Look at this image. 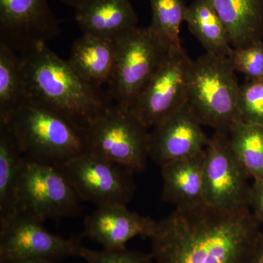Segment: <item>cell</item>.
Returning <instances> with one entry per match:
<instances>
[{"label": "cell", "instance_id": "6da1fadb", "mask_svg": "<svg viewBox=\"0 0 263 263\" xmlns=\"http://www.w3.org/2000/svg\"><path fill=\"white\" fill-rule=\"evenodd\" d=\"M261 231L250 208L175 209L151 237L155 263H251Z\"/></svg>", "mask_w": 263, "mask_h": 263}, {"label": "cell", "instance_id": "7a4b0ae2", "mask_svg": "<svg viewBox=\"0 0 263 263\" xmlns=\"http://www.w3.org/2000/svg\"><path fill=\"white\" fill-rule=\"evenodd\" d=\"M29 96L86 130L111 103L103 90L84 81L47 45L22 52Z\"/></svg>", "mask_w": 263, "mask_h": 263}, {"label": "cell", "instance_id": "3957f363", "mask_svg": "<svg viewBox=\"0 0 263 263\" xmlns=\"http://www.w3.org/2000/svg\"><path fill=\"white\" fill-rule=\"evenodd\" d=\"M8 122L24 155L57 166L88 152L85 129L28 97Z\"/></svg>", "mask_w": 263, "mask_h": 263}, {"label": "cell", "instance_id": "277c9868", "mask_svg": "<svg viewBox=\"0 0 263 263\" xmlns=\"http://www.w3.org/2000/svg\"><path fill=\"white\" fill-rule=\"evenodd\" d=\"M239 89L228 57L205 53L192 61L187 105L202 126L228 133L239 119Z\"/></svg>", "mask_w": 263, "mask_h": 263}, {"label": "cell", "instance_id": "5b68a950", "mask_svg": "<svg viewBox=\"0 0 263 263\" xmlns=\"http://www.w3.org/2000/svg\"><path fill=\"white\" fill-rule=\"evenodd\" d=\"M89 153L140 173L149 158L150 129L131 111L111 103L86 128Z\"/></svg>", "mask_w": 263, "mask_h": 263}, {"label": "cell", "instance_id": "8992f818", "mask_svg": "<svg viewBox=\"0 0 263 263\" xmlns=\"http://www.w3.org/2000/svg\"><path fill=\"white\" fill-rule=\"evenodd\" d=\"M82 200L56 166L24 155L18 212L37 220H60L82 212Z\"/></svg>", "mask_w": 263, "mask_h": 263}, {"label": "cell", "instance_id": "52a82bcc", "mask_svg": "<svg viewBox=\"0 0 263 263\" xmlns=\"http://www.w3.org/2000/svg\"><path fill=\"white\" fill-rule=\"evenodd\" d=\"M116 60L109 94L129 108L169 49L149 29L137 27L116 39Z\"/></svg>", "mask_w": 263, "mask_h": 263}, {"label": "cell", "instance_id": "ba28073f", "mask_svg": "<svg viewBox=\"0 0 263 263\" xmlns=\"http://www.w3.org/2000/svg\"><path fill=\"white\" fill-rule=\"evenodd\" d=\"M205 205L233 211L249 208V175L235 155L228 133L215 131L205 148Z\"/></svg>", "mask_w": 263, "mask_h": 263}, {"label": "cell", "instance_id": "9c48e42d", "mask_svg": "<svg viewBox=\"0 0 263 263\" xmlns=\"http://www.w3.org/2000/svg\"><path fill=\"white\" fill-rule=\"evenodd\" d=\"M57 167L82 201L91 202L97 207L127 205L134 195L133 172L89 152Z\"/></svg>", "mask_w": 263, "mask_h": 263}, {"label": "cell", "instance_id": "30bf717a", "mask_svg": "<svg viewBox=\"0 0 263 263\" xmlns=\"http://www.w3.org/2000/svg\"><path fill=\"white\" fill-rule=\"evenodd\" d=\"M192 61L183 48L170 49L131 105V111L148 129L187 104Z\"/></svg>", "mask_w": 263, "mask_h": 263}, {"label": "cell", "instance_id": "8fae6325", "mask_svg": "<svg viewBox=\"0 0 263 263\" xmlns=\"http://www.w3.org/2000/svg\"><path fill=\"white\" fill-rule=\"evenodd\" d=\"M44 222L18 212L0 226V262L11 260L57 261L82 257L86 247L79 238L50 233Z\"/></svg>", "mask_w": 263, "mask_h": 263}, {"label": "cell", "instance_id": "7c38bea8", "mask_svg": "<svg viewBox=\"0 0 263 263\" xmlns=\"http://www.w3.org/2000/svg\"><path fill=\"white\" fill-rule=\"evenodd\" d=\"M60 32L48 0H0V43L13 51L47 45Z\"/></svg>", "mask_w": 263, "mask_h": 263}, {"label": "cell", "instance_id": "4fadbf2b", "mask_svg": "<svg viewBox=\"0 0 263 263\" xmlns=\"http://www.w3.org/2000/svg\"><path fill=\"white\" fill-rule=\"evenodd\" d=\"M202 126L186 104L150 129L149 158L161 166L202 153L209 141Z\"/></svg>", "mask_w": 263, "mask_h": 263}, {"label": "cell", "instance_id": "5bb4252c", "mask_svg": "<svg viewBox=\"0 0 263 263\" xmlns=\"http://www.w3.org/2000/svg\"><path fill=\"white\" fill-rule=\"evenodd\" d=\"M157 221L132 212L126 205L97 207L84 219L82 236L103 246L104 249L125 248L136 237L151 238Z\"/></svg>", "mask_w": 263, "mask_h": 263}, {"label": "cell", "instance_id": "9a60e30c", "mask_svg": "<svg viewBox=\"0 0 263 263\" xmlns=\"http://www.w3.org/2000/svg\"><path fill=\"white\" fill-rule=\"evenodd\" d=\"M75 10L83 34L115 41L138 27V17L129 0H88Z\"/></svg>", "mask_w": 263, "mask_h": 263}, {"label": "cell", "instance_id": "2e32d148", "mask_svg": "<svg viewBox=\"0 0 263 263\" xmlns=\"http://www.w3.org/2000/svg\"><path fill=\"white\" fill-rule=\"evenodd\" d=\"M204 160L205 151L190 158L162 164V200L179 209L205 205Z\"/></svg>", "mask_w": 263, "mask_h": 263}, {"label": "cell", "instance_id": "e0dca14e", "mask_svg": "<svg viewBox=\"0 0 263 263\" xmlns=\"http://www.w3.org/2000/svg\"><path fill=\"white\" fill-rule=\"evenodd\" d=\"M115 60L114 41L83 34L73 43L67 62L84 81L102 89L111 81Z\"/></svg>", "mask_w": 263, "mask_h": 263}, {"label": "cell", "instance_id": "ac0fdd59", "mask_svg": "<svg viewBox=\"0 0 263 263\" xmlns=\"http://www.w3.org/2000/svg\"><path fill=\"white\" fill-rule=\"evenodd\" d=\"M24 155L8 122H0V226L18 213Z\"/></svg>", "mask_w": 263, "mask_h": 263}, {"label": "cell", "instance_id": "d6986e66", "mask_svg": "<svg viewBox=\"0 0 263 263\" xmlns=\"http://www.w3.org/2000/svg\"><path fill=\"white\" fill-rule=\"evenodd\" d=\"M229 33L233 48L262 39L263 0H207Z\"/></svg>", "mask_w": 263, "mask_h": 263}, {"label": "cell", "instance_id": "ffe728a7", "mask_svg": "<svg viewBox=\"0 0 263 263\" xmlns=\"http://www.w3.org/2000/svg\"><path fill=\"white\" fill-rule=\"evenodd\" d=\"M185 22L201 43L205 53L228 57L233 49L226 26L207 0H194L188 5Z\"/></svg>", "mask_w": 263, "mask_h": 263}, {"label": "cell", "instance_id": "44dd1931", "mask_svg": "<svg viewBox=\"0 0 263 263\" xmlns=\"http://www.w3.org/2000/svg\"><path fill=\"white\" fill-rule=\"evenodd\" d=\"M28 97L20 56L0 43V122H8Z\"/></svg>", "mask_w": 263, "mask_h": 263}, {"label": "cell", "instance_id": "7402d4cb", "mask_svg": "<svg viewBox=\"0 0 263 263\" xmlns=\"http://www.w3.org/2000/svg\"><path fill=\"white\" fill-rule=\"evenodd\" d=\"M235 155L254 181L263 180V127L238 119L228 132Z\"/></svg>", "mask_w": 263, "mask_h": 263}, {"label": "cell", "instance_id": "603a6c76", "mask_svg": "<svg viewBox=\"0 0 263 263\" xmlns=\"http://www.w3.org/2000/svg\"><path fill=\"white\" fill-rule=\"evenodd\" d=\"M152 22L148 28L168 49L182 48L180 38L188 5L186 0H149Z\"/></svg>", "mask_w": 263, "mask_h": 263}, {"label": "cell", "instance_id": "cb8c5ba5", "mask_svg": "<svg viewBox=\"0 0 263 263\" xmlns=\"http://www.w3.org/2000/svg\"><path fill=\"white\" fill-rule=\"evenodd\" d=\"M228 58L235 72L243 74L247 81L263 80V39L233 48Z\"/></svg>", "mask_w": 263, "mask_h": 263}, {"label": "cell", "instance_id": "d4e9b609", "mask_svg": "<svg viewBox=\"0 0 263 263\" xmlns=\"http://www.w3.org/2000/svg\"><path fill=\"white\" fill-rule=\"evenodd\" d=\"M238 112L243 122L263 127V80L240 85Z\"/></svg>", "mask_w": 263, "mask_h": 263}, {"label": "cell", "instance_id": "484cf974", "mask_svg": "<svg viewBox=\"0 0 263 263\" xmlns=\"http://www.w3.org/2000/svg\"><path fill=\"white\" fill-rule=\"evenodd\" d=\"M81 258L87 263H155L152 254L122 249L93 250L85 249Z\"/></svg>", "mask_w": 263, "mask_h": 263}, {"label": "cell", "instance_id": "4316f807", "mask_svg": "<svg viewBox=\"0 0 263 263\" xmlns=\"http://www.w3.org/2000/svg\"><path fill=\"white\" fill-rule=\"evenodd\" d=\"M249 208L263 229V180L254 181L251 186Z\"/></svg>", "mask_w": 263, "mask_h": 263}, {"label": "cell", "instance_id": "83f0119b", "mask_svg": "<svg viewBox=\"0 0 263 263\" xmlns=\"http://www.w3.org/2000/svg\"><path fill=\"white\" fill-rule=\"evenodd\" d=\"M251 263H263V229L261 230L254 246Z\"/></svg>", "mask_w": 263, "mask_h": 263}, {"label": "cell", "instance_id": "f1b7e54d", "mask_svg": "<svg viewBox=\"0 0 263 263\" xmlns=\"http://www.w3.org/2000/svg\"><path fill=\"white\" fill-rule=\"evenodd\" d=\"M60 1L64 4L72 7L76 9V8H79L81 5L87 2L88 0H60Z\"/></svg>", "mask_w": 263, "mask_h": 263}, {"label": "cell", "instance_id": "f546056e", "mask_svg": "<svg viewBox=\"0 0 263 263\" xmlns=\"http://www.w3.org/2000/svg\"><path fill=\"white\" fill-rule=\"evenodd\" d=\"M0 263H57L46 260H34V259H28V260H11L5 261Z\"/></svg>", "mask_w": 263, "mask_h": 263}, {"label": "cell", "instance_id": "4dcf8cb0", "mask_svg": "<svg viewBox=\"0 0 263 263\" xmlns=\"http://www.w3.org/2000/svg\"><path fill=\"white\" fill-rule=\"evenodd\" d=\"M262 39H263V32H262Z\"/></svg>", "mask_w": 263, "mask_h": 263}]
</instances>
